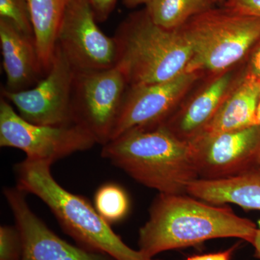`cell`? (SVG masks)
Masks as SVG:
<instances>
[{
	"instance_id": "6",
	"label": "cell",
	"mask_w": 260,
	"mask_h": 260,
	"mask_svg": "<svg viewBox=\"0 0 260 260\" xmlns=\"http://www.w3.org/2000/svg\"><path fill=\"white\" fill-rule=\"evenodd\" d=\"M128 87L117 66L103 70H75L71 101L73 124L88 131L97 144H107Z\"/></svg>"
},
{
	"instance_id": "16",
	"label": "cell",
	"mask_w": 260,
	"mask_h": 260,
	"mask_svg": "<svg viewBox=\"0 0 260 260\" xmlns=\"http://www.w3.org/2000/svg\"><path fill=\"white\" fill-rule=\"evenodd\" d=\"M259 98L260 80L247 71L233 85L216 114L200 135H215L255 125Z\"/></svg>"
},
{
	"instance_id": "13",
	"label": "cell",
	"mask_w": 260,
	"mask_h": 260,
	"mask_svg": "<svg viewBox=\"0 0 260 260\" xmlns=\"http://www.w3.org/2000/svg\"><path fill=\"white\" fill-rule=\"evenodd\" d=\"M0 44L6 86L20 92L35 86L44 75L34 36L25 34L9 20L0 18Z\"/></svg>"
},
{
	"instance_id": "4",
	"label": "cell",
	"mask_w": 260,
	"mask_h": 260,
	"mask_svg": "<svg viewBox=\"0 0 260 260\" xmlns=\"http://www.w3.org/2000/svg\"><path fill=\"white\" fill-rule=\"evenodd\" d=\"M117 66L129 86L162 83L185 72L191 48L180 29L167 30L145 10L124 20L116 30Z\"/></svg>"
},
{
	"instance_id": "23",
	"label": "cell",
	"mask_w": 260,
	"mask_h": 260,
	"mask_svg": "<svg viewBox=\"0 0 260 260\" xmlns=\"http://www.w3.org/2000/svg\"><path fill=\"white\" fill-rule=\"evenodd\" d=\"M97 22H104L112 13L117 0H89Z\"/></svg>"
},
{
	"instance_id": "7",
	"label": "cell",
	"mask_w": 260,
	"mask_h": 260,
	"mask_svg": "<svg viewBox=\"0 0 260 260\" xmlns=\"http://www.w3.org/2000/svg\"><path fill=\"white\" fill-rule=\"evenodd\" d=\"M97 144L88 131L75 124L39 125L25 120L5 98L0 99V146L19 149L30 160L53 162Z\"/></svg>"
},
{
	"instance_id": "18",
	"label": "cell",
	"mask_w": 260,
	"mask_h": 260,
	"mask_svg": "<svg viewBox=\"0 0 260 260\" xmlns=\"http://www.w3.org/2000/svg\"><path fill=\"white\" fill-rule=\"evenodd\" d=\"M211 4L208 0H155L145 10L155 25L177 30L195 15L211 8Z\"/></svg>"
},
{
	"instance_id": "2",
	"label": "cell",
	"mask_w": 260,
	"mask_h": 260,
	"mask_svg": "<svg viewBox=\"0 0 260 260\" xmlns=\"http://www.w3.org/2000/svg\"><path fill=\"white\" fill-rule=\"evenodd\" d=\"M102 156L160 194H187L189 184L199 179L189 142L162 124L123 133L103 145Z\"/></svg>"
},
{
	"instance_id": "26",
	"label": "cell",
	"mask_w": 260,
	"mask_h": 260,
	"mask_svg": "<svg viewBox=\"0 0 260 260\" xmlns=\"http://www.w3.org/2000/svg\"><path fill=\"white\" fill-rule=\"evenodd\" d=\"M155 0H123V4L126 8H133L140 5H148L149 3Z\"/></svg>"
},
{
	"instance_id": "20",
	"label": "cell",
	"mask_w": 260,
	"mask_h": 260,
	"mask_svg": "<svg viewBox=\"0 0 260 260\" xmlns=\"http://www.w3.org/2000/svg\"><path fill=\"white\" fill-rule=\"evenodd\" d=\"M0 18L9 20L19 30L34 37L28 0H0Z\"/></svg>"
},
{
	"instance_id": "21",
	"label": "cell",
	"mask_w": 260,
	"mask_h": 260,
	"mask_svg": "<svg viewBox=\"0 0 260 260\" xmlns=\"http://www.w3.org/2000/svg\"><path fill=\"white\" fill-rule=\"evenodd\" d=\"M23 246L17 227H0V260H21Z\"/></svg>"
},
{
	"instance_id": "32",
	"label": "cell",
	"mask_w": 260,
	"mask_h": 260,
	"mask_svg": "<svg viewBox=\"0 0 260 260\" xmlns=\"http://www.w3.org/2000/svg\"><path fill=\"white\" fill-rule=\"evenodd\" d=\"M225 2L226 0H218V2Z\"/></svg>"
},
{
	"instance_id": "31",
	"label": "cell",
	"mask_w": 260,
	"mask_h": 260,
	"mask_svg": "<svg viewBox=\"0 0 260 260\" xmlns=\"http://www.w3.org/2000/svg\"><path fill=\"white\" fill-rule=\"evenodd\" d=\"M258 225H259V229H260V220L258 221Z\"/></svg>"
},
{
	"instance_id": "3",
	"label": "cell",
	"mask_w": 260,
	"mask_h": 260,
	"mask_svg": "<svg viewBox=\"0 0 260 260\" xmlns=\"http://www.w3.org/2000/svg\"><path fill=\"white\" fill-rule=\"evenodd\" d=\"M51 162L25 158L15 166L17 187L42 200L61 228L88 250L114 260H161L126 245L110 224L83 197L72 194L54 179Z\"/></svg>"
},
{
	"instance_id": "22",
	"label": "cell",
	"mask_w": 260,
	"mask_h": 260,
	"mask_svg": "<svg viewBox=\"0 0 260 260\" xmlns=\"http://www.w3.org/2000/svg\"><path fill=\"white\" fill-rule=\"evenodd\" d=\"M225 8L241 14L260 18V0H226Z\"/></svg>"
},
{
	"instance_id": "29",
	"label": "cell",
	"mask_w": 260,
	"mask_h": 260,
	"mask_svg": "<svg viewBox=\"0 0 260 260\" xmlns=\"http://www.w3.org/2000/svg\"><path fill=\"white\" fill-rule=\"evenodd\" d=\"M255 167L260 168V147L259 150H258L257 153H256L255 158Z\"/></svg>"
},
{
	"instance_id": "30",
	"label": "cell",
	"mask_w": 260,
	"mask_h": 260,
	"mask_svg": "<svg viewBox=\"0 0 260 260\" xmlns=\"http://www.w3.org/2000/svg\"><path fill=\"white\" fill-rule=\"evenodd\" d=\"M210 3H216V2H218V0H208Z\"/></svg>"
},
{
	"instance_id": "15",
	"label": "cell",
	"mask_w": 260,
	"mask_h": 260,
	"mask_svg": "<svg viewBox=\"0 0 260 260\" xmlns=\"http://www.w3.org/2000/svg\"><path fill=\"white\" fill-rule=\"evenodd\" d=\"M187 194L210 204H235L245 210H260V168L226 179H198L187 188Z\"/></svg>"
},
{
	"instance_id": "1",
	"label": "cell",
	"mask_w": 260,
	"mask_h": 260,
	"mask_svg": "<svg viewBox=\"0 0 260 260\" xmlns=\"http://www.w3.org/2000/svg\"><path fill=\"white\" fill-rule=\"evenodd\" d=\"M257 227L230 208L188 194H160L139 231V250L154 258L162 251L200 245L206 241L238 238L253 242Z\"/></svg>"
},
{
	"instance_id": "11",
	"label": "cell",
	"mask_w": 260,
	"mask_h": 260,
	"mask_svg": "<svg viewBox=\"0 0 260 260\" xmlns=\"http://www.w3.org/2000/svg\"><path fill=\"white\" fill-rule=\"evenodd\" d=\"M198 75L184 72L169 81L128 87L110 140L135 128L161 125Z\"/></svg>"
},
{
	"instance_id": "12",
	"label": "cell",
	"mask_w": 260,
	"mask_h": 260,
	"mask_svg": "<svg viewBox=\"0 0 260 260\" xmlns=\"http://www.w3.org/2000/svg\"><path fill=\"white\" fill-rule=\"evenodd\" d=\"M4 196L21 238V260H114L102 253L77 247L54 234L28 204L27 193L5 187Z\"/></svg>"
},
{
	"instance_id": "9",
	"label": "cell",
	"mask_w": 260,
	"mask_h": 260,
	"mask_svg": "<svg viewBox=\"0 0 260 260\" xmlns=\"http://www.w3.org/2000/svg\"><path fill=\"white\" fill-rule=\"evenodd\" d=\"M56 44L75 70L110 69L117 62L115 39L107 37L98 26L89 0H70Z\"/></svg>"
},
{
	"instance_id": "8",
	"label": "cell",
	"mask_w": 260,
	"mask_h": 260,
	"mask_svg": "<svg viewBox=\"0 0 260 260\" xmlns=\"http://www.w3.org/2000/svg\"><path fill=\"white\" fill-rule=\"evenodd\" d=\"M75 73L74 67L56 44L50 69L35 86L15 93L2 88V97L15 106L23 119L32 124H73L71 101Z\"/></svg>"
},
{
	"instance_id": "28",
	"label": "cell",
	"mask_w": 260,
	"mask_h": 260,
	"mask_svg": "<svg viewBox=\"0 0 260 260\" xmlns=\"http://www.w3.org/2000/svg\"><path fill=\"white\" fill-rule=\"evenodd\" d=\"M255 125L260 126V98L259 104H258L257 109H256L255 117Z\"/></svg>"
},
{
	"instance_id": "10",
	"label": "cell",
	"mask_w": 260,
	"mask_h": 260,
	"mask_svg": "<svg viewBox=\"0 0 260 260\" xmlns=\"http://www.w3.org/2000/svg\"><path fill=\"white\" fill-rule=\"evenodd\" d=\"M189 143L199 179H226L255 167L260 147V126L200 135Z\"/></svg>"
},
{
	"instance_id": "17",
	"label": "cell",
	"mask_w": 260,
	"mask_h": 260,
	"mask_svg": "<svg viewBox=\"0 0 260 260\" xmlns=\"http://www.w3.org/2000/svg\"><path fill=\"white\" fill-rule=\"evenodd\" d=\"M30 21L41 65L47 74L55 53L57 35L70 0H28Z\"/></svg>"
},
{
	"instance_id": "27",
	"label": "cell",
	"mask_w": 260,
	"mask_h": 260,
	"mask_svg": "<svg viewBox=\"0 0 260 260\" xmlns=\"http://www.w3.org/2000/svg\"><path fill=\"white\" fill-rule=\"evenodd\" d=\"M251 245L254 246V256L257 259H260V229H258L257 232H256L255 237H254L253 242L251 243Z\"/></svg>"
},
{
	"instance_id": "19",
	"label": "cell",
	"mask_w": 260,
	"mask_h": 260,
	"mask_svg": "<svg viewBox=\"0 0 260 260\" xmlns=\"http://www.w3.org/2000/svg\"><path fill=\"white\" fill-rule=\"evenodd\" d=\"M94 205L99 215L109 224L120 221L129 213V197L121 186L113 183L104 184L98 189Z\"/></svg>"
},
{
	"instance_id": "5",
	"label": "cell",
	"mask_w": 260,
	"mask_h": 260,
	"mask_svg": "<svg viewBox=\"0 0 260 260\" xmlns=\"http://www.w3.org/2000/svg\"><path fill=\"white\" fill-rule=\"evenodd\" d=\"M189 41L191 57L186 73H223L244 58L260 39V18L229 9L195 15L179 28Z\"/></svg>"
},
{
	"instance_id": "24",
	"label": "cell",
	"mask_w": 260,
	"mask_h": 260,
	"mask_svg": "<svg viewBox=\"0 0 260 260\" xmlns=\"http://www.w3.org/2000/svg\"><path fill=\"white\" fill-rule=\"evenodd\" d=\"M237 244H236L225 251L189 256L186 260H232L233 254L237 250Z\"/></svg>"
},
{
	"instance_id": "14",
	"label": "cell",
	"mask_w": 260,
	"mask_h": 260,
	"mask_svg": "<svg viewBox=\"0 0 260 260\" xmlns=\"http://www.w3.org/2000/svg\"><path fill=\"white\" fill-rule=\"evenodd\" d=\"M233 85L232 73H224L162 125L181 140L191 141L209 124Z\"/></svg>"
},
{
	"instance_id": "25",
	"label": "cell",
	"mask_w": 260,
	"mask_h": 260,
	"mask_svg": "<svg viewBox=\"0 0 260 260\" xmlns=\"http://www.w3.org/2000/svg\"><path fill=\"white\" fill-rule=\"evenodd\" d=\"M255 46L251 54L248 71L260 80V39Z\"/></svg>"
}]
</instances>
